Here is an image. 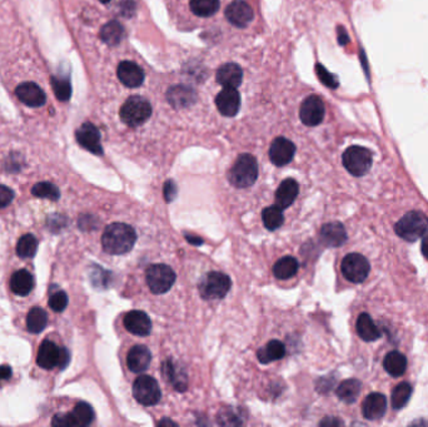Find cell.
Returning a JSON list of instances; mask_svg holds the SVG:
<instances>
[{
  "label": "cell",
  "instance_id": "8",
  "mask_svg": "<svg viewBox=\"0 0 428 427\" xmlns=\"http://www.w3.org/2000/svg\"><path fill=\"white\" fill-rule=\"evenodd\" d=\"M176 279H177L176 272L170 266L162 263L149 266L146 272L148 287L155 295H163L168 292L170 288L173 287Z\"/></svg>",
  "mask_w": 428,
  "mask_h": 427
},
{
  "label": "cell",
  "instance_id": "48",
  "mask_svg": "<svg viewBox=\"0 0 428 427\" xmlns=\"http://www.w3.org/2000/svg\"><path fill=\"white\" fill-rule=\"evenodd\" d=\"M197 236H194V238H192V236H185L187 238V241L189 242V244H196V246H200V244H203V240H200V238H196Z\"/></svg>",
  "mask_w": 428,
  "mask_h": 427
},
{
  "label": "cell",
  "instance_id": "37",
  "mask_svg": "<svg viewBox=\"0 0 428 427\" xmlns=\"http://www.w3.org/2000/svg\"><path fill=\"white\" fill-rule=\"evenodd\" d=\"M193 13L202 18H208L215 14L219 9V0H191Z\"/></svg>",
  "mask_w": 428,
  "mask_h": 427
},
{
  "label": "cell",
  "instance_id": "20",
  "mask_svg": "<svg viewBox=\"0 0 428 427\" xmlns=\"http://www.w3.org/2000/svg\"><path fill=\"white\" fill-rule=\"evenodd\" d=\"M152 362V352L147 346L138 345L131 348L126 356V365L134 374H142L148 370Z\"/></svg>",
  "mask_w": 428,
  "mask_h": 427
},
{
  "label": "cell",
  "instance_id": "5",
  "mask_svg": "<svg viewBox=\"0 0 428 427\" xmlns=\"http://www.w3.org/2000/svg\"><path fill=\"white\" fill-rule=\"evenodd\" d=\"M70 361V354L66 347H58L53 341L45 339L38 351L37 363L44 370L59 367L63 370Z\"/></svg>",
  "mask_w": 428,
  "mask_h": 427
},
{
  "label": "cell",
  "instance_id": "2",
  "mask_svg": "<svg viewBox=\"0 0 428 427\" xmlns=\"http://www.w3.org/2000/svg\"><path fill=\"white\" fill-rule=\"evenodd\" d=\"M258 178V163L252 155H241L229 170L228 179L236 188H248Z\"/></svg>",
  "mask_w": 428,
  "mask_h": 427
},
{
  "label": "cell",
  "instance_id": "34",
  "mask_svg": "<svg viewBox=\"0 0 428 427\" xmlns=\"http://www.w3.org/2000/svg\"><path fill=\"white\" fill-rule=\"evenodd\" d=\"M46 324H48V315L44 309L40 307L30 309L27 316V328L30 333H40L44 331Z\"/></svg>",
  "mask_w": 428,
  "mask_h": 427
},
{
  "label": "cell",
  "instance_id": "28",
  "mask_svg": "<svg viewBox=\"0 0 428 427\" xmlns=\"http://www.w3.org/2000/svg\"><path fill=\"white\" fill-rule=\"evenodd\" d=\"M34 287V279L27 270H19L10 279V288L15 295H29Z\"/></svg>",
  "mask_w": 428,
  "mask_h": 427
},
{
  "label": "cell",
  "instance_id": "39",
  "mask_svg": "<svg viewBox=\"0 0 428 427\" xmlns=\"http://www.w3.org/2000/svg\"><path fill=\"white\" fill-rule=\"evenodd\" d=\"M33 196L38 198L49 199V200H58L60 198L59 188L55 184L51 182H40L31 188Z\"/></svg>",
  "mask_w": 428,
  "mask_h": 427
},
{
  "label": "cell",
  "instance_id": "1",
  "mask_svg": "<svg viewBox=\"0 0 428 427\" xmlns=\"http://www.w3.org/2000/svg\"><path fill=\"white\" fill-rule=\"evenodd\" d=\"M137 242L135 229L126 223H111L104 229L102 236L103 250L114 256L126 255Z\"/></svg>",
  "mask_w": 428,
  "mask_h": 427
},
{
  "label": "cell",
  "instance_id": "49",
  "mask_svg": "<svg viewBox=\"0 0 428 427\" xmlns=\"http://www.w3.org/2000/svg\"><path fill=\"white\" fill-rule=\"evenodd\" d=\"M347 42H348L347 34H346V33H345V31L342 30V31H340V44L343 45V44H346Z\"/></svg>",
  "mask_w": 428,
  "mask_h": 427
},
{
  "label": "cell",
  "instance_id": "18",
  "mask_svg": "<svg viewBox=\"0 0 428 427\" xmlns=\"http://www.w3.org/2000/svg\"><path fill=\"white\" fill-rule=\"evenodd\" d=\"M15 93H16V96L19 98L21 102L28 105V107H33V108L44 105L45 101H46V96H45L43 89L31 81L21 84L15 90Z\"/></svg>",
  "mask_w": 428,
  "mask_h": 427
},
{
  "label": "cell",
  "instance_id": "25",
  "mask_svg": "<svg viewBox=\"0 0 428 427\" xmlns=\"http://www.w3.org/2000/svg\"><path fill=\"white\" fill-rule=\"evenodd\" d=\"M162 372L176 390L180 392L187 390V375L183 368L178 367L176 362L172 360L163 362Z\"/></svg>",
  "mask_w": 428,
  "mask_h": 427
},
{
  "label": "cell",
  "instance_id": "43",
  "mask_svg": "<svg viewBox=\"0 0 428 427\" xmlns=\"http://www.w3.org/2000/svg\"><path fill=\"white\" fill-rule=\"evenodd\" d=\"M14 199V192L7 185L0 184V208L9 206Z\"/></svg>",
  "mask_w": 428,
  "mask_h": 427
},
{
  "label": "cell",
  "instance_id": "16",
  "mask_svg": "<svg viewBox=\"0 0 428 427\" xmlns=\"http://www.w3.org/2000/svg\"><path fill=\"white\" fill-rule=\"evenodd\" d=\"M119 81H122L128 88H138L144 81V70L134 62H122L118 66Z\"/></svg>",
  "mask_w": 428,
  "mask_h": 427
},
{
  "label": "cell",
  "instance_id": "11",
  "mask_svg": "<svg viewBox=\"0 0 428 427\" xmlns=\"http://www.w3.org/2000/svg\"><path fill=\"white\" fill-rule=\"evenodd\" d=\"M325 108L323 101L318 96H310L303 101L299 117L301 120L308 127L321 125L325 119Z\"/></svg>",
  "mask_w": 428,
  "mask_h": 427
},
{
  "label": "cell",
  "instance_id": "14",
  "mask_svg": "<svg viewBox=\"0 0 428 427\" xmlns=\"http://www.w3.org/2000/svg\"><path fill=\"white\" fill-rule=\"evenodd\" d=\"M226 16L232 25L244 28L253 21V10L247 1L235 0L226 9Z\"/></svg>",
  "mask_w": 428,
  "mask_h": 427
},
{
  "label": "cell",
  "instance_id": "33",
  "mask_svg": "<svg viewBox=\"0 0 428 427\" xmlns=\"http://www.w3.org/2000/svg\"><path fill=\"white\" fill-rule=\"evenodd\" d=\"M124 37V28L118 22H109L104 25L101 30V39L105 44L118 45Z\"/></svg>",
  "mask_w": 428,
  "mask_h": 427
},
{
  "label": "cell",
  "instance_id": "42",
  "mask_svg": "<svg viewBox=\"0 0 428 427\" xmlns=\"http://www.w3.org/2000/svg\"><path fill=\"white\" fill-rule=\"evenodd\" d=\"M316 70H317L319 81H322L325 87L332 89H336L338 87L337 78H336L333 74L330 73V72L325 69V66L317 64V66H316Z\"/></svg>",
  "mask_w": 428,
  "mask_h": 427
},
{
  "label": "cell",
  "instance_id": "47",
  "mask_svg": "<svg viewBox=\"0 0 428 427\" xmlns=\"http://www.w3.org/2000/svg\"><path fill=\"white\" fill-rule=\"evenodd\" d=\"M421 250L423 256L428 259V232L422 236Z\"/></svg>",
  "mask_w": 428,
  "mask_h": 427
},
{
  "label": "cell",
  "instance_id": "51",
  "mask_svg": "<svg viewBox=\"0 0 428 427\" xmlns=\"http://www.w3.org/2000/svg\"><path fill=\"white\" fill-rule=\"evenodd\" d=\"M101 1H102L103 4H107V3H109V1H111V0H101Z\"/></svg>",
  "mask_w": 428,
  "mask_h": 427
},
{
  "label": "cell",
  "instance_id": "10",
  "mask_svg": "<svg viewBox=\"0 0 428 427\" xmlns=\"http://www.w3.org/2000/svg\"><path fill=\"white\" fill-rule=\"evenodd\" d=\"M369 262L360 253H351L342 261V273L352 283H362L369 277Z\"/></svg>",
  "mask_w": 428,
  "mask_h": 427
},
{
  "label": "cell",
  "instance_id": "45",
  "mask_svg": "<svg viewBox=\"0 0 428 427\" xmlns=\"http://www.w3.org/2000/svg\"><path fill=\"white\" fill-rule=\"evenodd\" d=\"M12 367L8 365H1L0 366V381H5L12 377Z\"/></svg>",
  "mask_w": 428,
  "mask_h": 427
},
{
  "label": "cell",
  "instance_id": "23",
  "mask_svg": "<svg viewBox=\"0 0 428 427\" xmlns=\"http://www.w3.org/2000/svg\"><path fill=\"white\" fill-rule=\"evenodd\" d=\"M215 78L224 88H237L242 83L243 72L242 68L236 63H228L218 69Z\"/></svg>",
  "mask_w": 428,
  "mask_h": 427
},
{
  "label": "cell",
  "instance_id": "9",
  "mask_svg": "<svg viewBox=\"0 0 428 427\" xmlns=\"http://www.w3.org/2000/svg\"><path fill=\"white\" fill-rule=\"evenodd\" d=\"M133 396L141 405L155 406L161 401L162 391L152 376L142 375L134 381Z\"/></svg>",
  "mask_w": 428,
  "mask_h": 427
},
{
  "label": "cell",
  "instance_id": "3",
  "mask_svg": "<svg viewBox=\"0 0 428 427\" xmlns=\"http://www.w3.org/2000/svg\"><path fill=\"white\" fill-rule=\"evenodd\" d=\"M427 216L420 211L408 212L394 226L396 233L408 242H414L421 238L427 232Z\"/></svg>",
  "mask_w": 428,
  "mask_h": 427
},
{
  "label": "cell",
  "instance_id": "41",
  "mask_svg": "<svg viewBox=\"0 0 428 427\" xmlns=\"http://www.w3.org/2000/svg\"><path fill=\"white\" fill-rule=\"evenodd\" d=\"M68 296L64 291H58L55 294H53L49 298V307L54 312H62L67 309Z\"/></svg>",
  "mask_w": 428,
  "mask_h": 427
},
{
  "label": "cell",
  "instance_id": "7",
  "mask_svg": "<svg viewBox=\"0 0 428 427\" xmlns=\"http://www.w3.org/2000/svg\"><path fill=\"white\" fill-rule=\"evenodd\" d=\"M232 287V281L226 273L209 272L200 280V294L204 300L224 298Z\"/></svg>",
  "mask_w": 428,
  "mask_h": 427
},
{
  "label": "cell",
  "instance_id": "40",
  "mask_svg": "<svg viewBox=\"0 0 428 427\" xmlns=\"http://www.w3.org/2000/svg\"><path fill=\"white\" fill-rule=\"evenodd\" d=\"M53 89H54L55 96L63 102L68 101L72 96V86L67 78H62V77L53 78Z\"/></svg>",
  "mask_w": 428,
  "mask_h": 427
},
{
  "label": "cell",
  "instance_id": "4",
  "mask_svg": "<svg viewBox=\"0 0 428 427\" xmlns=\"http://www.w3.org/2000/svg\"><path fill=\"white\" fill-rule=\"evenodd\" d=\"M152 116V105L142 96H131L120 108V119L129 127H139Z\"/></svg>",
  "mask_w": 428,
  "mask_h": 427
},
{
  "label": "cell",
  "instance_id": "30",
  "mask_svg": "<svg viewBox=\"0 0 428 427\" xmlns=\"http://www.w3.org/2000/svg\"><path fill=\"white\" fill-rule=\"evenodd\" d=\"M299 268V263L295 257L286 256L278 259L273 266V274L278 280H289L295 277Z\"/></svg>",
  "mask_w": 428,
  "mask_h": 427
},
{
  "label": "cell",
  "instance_id": "36",
  "mask_svg": "<svg viewBox=\"0 0 428 427\" xmlns=\"http://www.w3.org/2000/svg\"><path fill=\"white\" fill-rule=\"evenodd\" d=\"M412 395V386L408 383H401L392 391L391 404L394 410H401L406 406Z\"/></svg>",
  "mask_w": 428,
  "mask_h": 427
},
{
  "label": "cell",
  "instance_id": "29",
  "mask_svg": "<svg viewBox=\"0 0 428 427\" xmlns=\"http://www.w3.org/2000/svg\"><path fill=\"white\" fill-rule=\"evenodd\" d=\"M357 333L363 341L372 342L381 337V331L369 313H362L357 320Z\"/></svg>",
  "mask_w": 428,
  "mask_h": 427
},
{
  "label": "cell",
  "instance_id": "26",
  "mask_svg": "<svg viewBox=\"0 0 428 427\" xmlns=\"http://www.w3.org/2000/svg\"><path fill=\"white\" fill-rule=\"evenodd\" d=\"M286 356V346L284 344L278 339H272L267 344L266 346L259 348L257 352L260 363H269V362L278 361Z\"/></svg>",
  "mask_w": 428,
  "mask_h": 427
},
{
  "label": "cell",
  "instance_id": "17",
  "mask_svg": "<svg viewBox=\"0 0 428 427\" xmlns=\"http://www.w3.org/2000/svg\"><path fill=\"white\" fill-rule=\"evenodd\" d=\"M215 105L223 116L233 117L241 108V96L236 88H224L215 98Z\"/></svg>",
  "mask_w": 428,
  "mask_h": 427
},
{
  "label": "cell",
  "instance_id": "13",
  "mask_svg": "<svg viewBox=\"0 0 428 427\" xmlns=\"http://www.w3.org/2000/svg\"><path fill=\"white\" fill-rule=\"evenodd\" d=\"M295 155V146L293 142H291L284 137L276 138L269 148V158L277 167H283L288 163L292 162Z\"/></svg>",
  "mask_w": 428,
  "mask_h": 427
},
{
  "label": "cell",
  "instance_id": "22",
  "mask_svg": "<svg viewBox=\"0 0 428 427\" xmlns=\"http://www.w3.org/2000/svg\"><path fill=\"white\" fill-rule=\"evenodd\" d=\"M321 240L328 247H340L347 241V232L340 222H331L321 229Z\"/></svg>",
  "mask_w": 428,
  "mask_h": 427
},
{
  "label": "cell",
  "instance_id": "46",
  "mask_svg": "<svg viewBox=\"0 0 428 427\" xmlns=\"http://www.w3.org/2000/svg\"><path fill=\"white\" fill-rule=\"evenodd\" d=\"M321 426H342L343 422L336 417H327L319 424Z\"/></svg>",
  "mask_w": 428,
  "mask_h": 427
},
{
  "label": "cell",
  "instance_id": "27",
  "mask_svg": "<svg viewBox=\"0 0 428 427\" xmlns=\"http://www.w3.org/2000/svg\"><path fill=\"white\" fill-rule=\"evenodd\" d=\"M69 415L70 427L89 426L94 420V410L87 402H79L74 407L73 411Z\"/></svg>",
  "mask_w": 428,
  "mask_h": 427
},
{
  "label": "cell",
  "instance_id": "6",
  "mask_svg": "<svg viewBox=\"0 0 428 427\" xmlns=\"http://www.w3.org/2000/svg\"><path fill=\"white\" fill-rule=\"evenodd\" d=\"M372 152L361 146H352L342 155L345 168L355 177L364 176L372 167Z\"/></svg>",
  "mask_w": 428,
  "mask_h": 427
},
{
  "label": "cell",
  "instance_id": "44",
  "mask_svg": "<svg viewBox=\"0 0 428 427\" xmlns=\"http://www.w3.org/2000/svg\"><path fill=\"white\" fill-rule=\"evenodd\" d=\"M163 194H164V198L170 203L173 199L176 198L177 196V184L174 183L173 181H167L164 183L163 187Z\"/></svg>",
  "mask_w": 428,
  "mask_h": 427
},
{
  "label": "cell",
  "instance_id": "15",
  "mask_svg": "<svg viewBox=\"0 0 428 427\" xmlns=\"http://www.w3.org/2000/svg\"><path fill=\"white\" fill-rule=\"evenodd\" d=\"M123 324L126 331L133 333L135 336H148L152 332V321L146 312L143 311H131L128 312Z\"/></svg>",
  "mask_w": 428,
  "mask_h": 427
},
{
  "label": "cell",
  "instance_id": "19",
  "mask_svg": "<svg viewBox=\"0 0 428 427\" xmlns=\"http://www.w3.org/2000/svg\"><path fill=\"white\" fill-rule=\"evenodd\" d=\"M387 410V398L382 393L373 392L364 398L362 404V413L364 419L371 421L379 420L384 417Z\"/></svg>",
  "mask_w": 428,
  "mask_h": 427
},
{
  "label": "cell",
  "instance_id": "35",
  "mask_svg": "<svg viewBox=\"0 0 428 427\" xmlns=\"http://www.w3.org/2000/svg\"><path fill=\"white\" fill-rule=\"evenodd\" d=\"M262 220H263L265 227L268 231H276L284 223L283 209L277 205L267 207L266 209H263V212H262Z\"/></svg>",
  "mask_w": 428,
  "mask_h": 427
},
{
  "label": "cell",
  "instance_id": "32",
  "mask_svg": "<svg viewBox=\"0 0 428 427\" xmlns=\"http://www.w3.org/2000/svg\"><path fill=\"white\" fill-rule=\"evenodd\" d=\"M361 392V383L356 378L345 380L337 387V396L346 404H353Z\"/></svg>",
  "mask_w": 428,
  "mask_h": 427
},
{
  "label": "cell",
  "instance_id": "50",
  "mask_svg": "<svg viewBox=\"0 0 428 427\" xmlns=\"http://www.w3.org/2000/svg\"><path fill=\"white\" fill-rule=\"evenodd\" d=\"M158 425H170V426H177V424H176L174 421L165 420V419H164V420L159 421V422H158Z\"/></svg>",
  "mask_w": 428,
  "mask_h": 427
},
{
  "label": "cell",
  "instance_id": "38",
  "mask_svg": "<svg viewBox=\"0 0 428 427\" xmlns=\"http://www.w3.org/2000/svg\"><path fill=\"white\" fill-rule=\"evenodd\" d=\"M38 241L33 235H24L16 244V255L21 258H31L36 256Z\"/></svg>",
  "mask_w": 428,
  "mask_h": 427
},
{
  "label": "cell",
  "instance_id": "21",
  "mask_svg": "<svg viewBox=\"0 0 428 427\" xmlns=\"http://www.w3.org/2000/svg\"><path fill=\"white\" fill-rule=\"evenodd\" d=\"M167 99L173 108L183 109L196 103L197 94L192 88L187 86H174L168 89Z\"/></svg>",
  "mask_w": 428,
  "mask_h": 427
},
{
  "label": "cell",
  "instance_id": "12",
  "mask_svg": "<svg viewBox=\"0 0 428 427\" xmlns=\"http://www.w3.org/2000/svg\"><path fill=\"white\" fill-rule=\"evenodd\" d=\"M77 140L84 149L96 155H103V147L101 143V133L96 125L92 123H84L77 131Z\"/></svg>",
  "mask_w": 428,
  "mask_h": 427
},
{
  "label": "cell",
  "instance_id": "31",
  "mask_svg": "<svg viewBox=\"0 0 428 427\" xmlns=\"http://www.w3.org/2000/svg\"><path fill=\"white\" fill-rule=\"evenodd\" d=\"M384 366L390 375L399 377L406 372L407 359L399 351H392L384 357Z\"/></svg>",
  "mask_w": 428,
  "mask_h": 427
},
{
  "label": "cell",
  "instance_id": "24",
  "mask_svg": "<svg viewBox=\"0 0 428 427\" xmlns=\"http://www.w3.org/2000/svg\"><path fill=\"white\" fill-rule=\"evenodd\" d=\"M298 193H299L298 182L295 181V179H292V178L284 179L280 184L277 192H276V203H277V206L282 208V209H287L288 207H291V205L295 202Z\"/></svg>",
  "mask_w": 428,
  "mask_h": 427
}]
</instances>
